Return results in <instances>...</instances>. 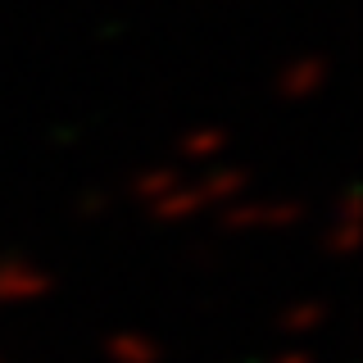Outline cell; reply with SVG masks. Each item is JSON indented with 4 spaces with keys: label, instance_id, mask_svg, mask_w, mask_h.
<instances>
[{
    "label": "cell",
    "instance_id": "obj_1",
    "mask_svg": "<svg viewBox=\"0 0 363 363\" xmlns=\"http://www.w3.org/2000/svg\"><path fill=\"white\" fill-rule=\"evenodd\" d=\"M300 223V204L291 200H259V204H236L223 213L227 232H277V227Z\"/></svg>",
    "mask_w": 363,
    "mask_h": 363
},
{
    "label": "cell",
    "instance_id": "obj_2",
    "mask_svg": "<svg viewBox=\"0 0 363 363\" xmlns=\"http://www.w3.org/2000/svg\"><path fill=\"white\" fill-rule=\"evenodd\" d=\"M50 291V272L18 255L0 259V304H32Z\"/></svg>",
    "mask_w": 363,
    "mask_h": 363
},
{
    "label": "cell",
    "instance_id": "obj_3",
    "mask_svg": "<svg viewBox=\"0 0 363 363\" xmlns=\"http://www.w3.org/2000/svg\"><path fill=\"white\" fill-rule=\"evenodd\" d=\"M323 82H327V60H318V55H304V60H291L286 68H281L277 91H281L286 100H309Z\"/></svg>",
    "mask_w": 363,
    "mask_h": 363
},
{
    "label": "cell",
    "instance_id": "obj_4",
    "mask_svg": "<svg viewBox=\"0 0 363 363\" xmlns=\"http://www.w3.org/2000/svg\"><path fill=\"white\" fill-rule=\"evenodd\" d=\"M155 218H164V223H173V218H196V213L204 209V196H200V186H191V182H177L168 196H159L155 204Z\"/></svg>",
    "mask_w": 363,
    "mask_h": 363
},
{
    "label": "cell",
    "instance_id": "obj_5",
    "mask_svg": "<svg viewBox=\"0 0 363 363\" xmlns=\"http://www.w3.org/2000/svg\"><path fill=\"white\" fill-rule=\"evenodd\" d=\"M359 241V196L354 191H345V200H340V213H336V227L323 236V245L332 250V255H350Z\"/></svg>",
    "mask_w": 363,
    "mask_h": 363
},
{
    "label": "cell",
    "instance_id": "obj_6",
    "mask_svg": "<svg viewBox=\"0 0 363 363\" xmlns=\"http://www.w3.org/2000/svg\"><path fill=\"white\" fill-rule=\"evenodd\" d=\"M105 354L113 363H159V345L141 332H118L105 340Z\"/></svg>",
    "mask_w": 363,
    "mask_h": 363
},
{
    "label": "cell",
    "instance_id": "obj_7",
    "mask_svg": "<svg viewBox=\"0 0 363 363\" xmlns=\"http://www.w3.org/2000/svg\"><path fill=\"white\" fill-rule=\"evenodd\" d=\"M245 168H218V173H209V177H200L196 186H200V196L204 204H218V200H236L245 191Z\"/></svg>",
    "mask_w": 363,
    "mask_h": 363
},
{
    "label": "cell",
    "instance_id": "obj_8",
    "mask_svg": "<svg viewBox=\"0 0 363 363\" xmlns=\"http://www.w3.org/2000/svg\"><path fill=\"white\" fill-rule=\"evenodd\" d=\"M173 150H177L182 159H213V155L227 150V132H223V128H196V132L182 136Z\"/></svg>",
    "mask_w": 363,
    "mask_h": 363
},
{
    "label": "cell",
    "instance_id": "obj_9",
    "mask_svg": "<svg viewBox=\"0 0 363 363\" xmlns=\"http://www.w3.org/2000/svg\"><path fill=\"white\" fill-rule=\"evenodd\" d=\"M327 318L323 304H313V300H304V304H291L286 313H281V332H291V336H304V332H313L318 323Z\"/></svg>",
    "mask_w": 363,
    "mask_h": 363
},
{
    "label": "cell",
    "instance_id": "obj_10",
    "mask_svg": "<svg viewBox=\"0 0 363 363\" xmlns=\"http://www.w3.org/2000/svg\"><path fill=\"white\" fill-rule=\"evenodd\" d=\"M177 182H182V177L173 173V168H150V173L136 177V186H132V191H136L141 200H150V204H155L159 196H168V191H173Z\"/></svg>",
    "mask_w": 363,
    "mask_h": 363
},
{
    "label": "cell",
    "instance_id": "obj_11",
    "mask_svg": "<svg viewBox=\"0 0 363 363\" xmlns=\"http://www.w3.org/2000/svg\"><path fill=\"white\" fill-rule=\"evenodd\" d=\"M77 209H82L86 218H96V213H105V209H109V196H86L82 204H77Z\"/></svg>",
    "mask_w": 363,
    "mask_h": 363
},
{
    "label": "cell",
    "instance_id": "obj_12",
    "mask_svg": "<svg viewBox=\"0 0 363 363\" xmlns=\"http://www.w3.org/2000/svg\"><path fill=\"white\" fill-rule=\"evenodd\" d=\"M272 363H313L309 354H300V350H295V354H281V359H272Z\"/></svg>",
    "mask_w": 363,
    "mask_h": 363
}]
</instances>
